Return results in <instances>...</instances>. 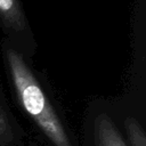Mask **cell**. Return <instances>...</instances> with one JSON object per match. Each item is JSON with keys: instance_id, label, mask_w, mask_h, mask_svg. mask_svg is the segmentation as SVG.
Wrapping results in <instances>:
<instances>
[{"instance_id": "3957f363", "label": "cell", "mask_w": 146, "mask_h": 146, "mask_svg": "<svg viewBox=\"0 0 146 146\" xmlns=\"http://www.w3.org/2000/svg\"><path fill=\"white\" fill-rule=\"evenodd\" d=\"M0 15L16 30L24 27V19L17 0H0Z\"/></svg>"}, {"instance_id": "7a4b0ae2", "label": "cell", "mask_w": 146, "mask_h": 146, "mask_svg": "<svg viewBox=\"0 0 146 146\" xmlns=\"http://www.w3.org/2000/svg\"><path fill=\"white\" fill-rule=\"evenodd\" d=\"M94 136L96 146H127L111 117L99 114L94 122Z\"/></svg>"}, {"instance_id": "277c9868", "label": "cell", "mask_w": 146, "mask_h": 146, "mask_svg": "<svg viewBox=\"0 0 146 146\" xmlns=\"http://www.w3.org/2000/svg\"><path fill=\"white\" fill-rule=\"evenodd\" d=\"M124 128L129 137L131 146H146V138L143 128L139 122L133 117H128L124 120Z\"/></svg>"}, {"instance_id": "5b68a950", "label": "cell", "mask_w": 146, "mask_h": 146, "mask_svg": "<svg viewBox=\"0 0 146 146\" xmlns=\"http://www.w3.org/2000/svg\"><path fill=\"white\" fill-rule=\"evenodd\" d=\"M14 141V130L8 115L0 104V146H9Z\"/></svg>"}, {"instance_id": "6da1fadb", "label": "cell", "mask_w": 146, "mask_h": 146, "mask_svg": "<svg viewBox=\"0 0 146 146\" xmlns=\"http://www.w3.org/2000/svg\"><path fill=\"white\" fill-rule=\"evenodd\" d=\"M6 57L17 98L24 111L55 146H72L60 120L22 55L8 48Z\"/></svg>"}]
</instances>
